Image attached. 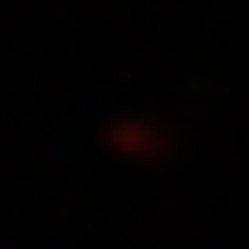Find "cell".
<instances>
[{
    "instance_id": "1",
    "label": "cell",
    "mask_w": 249,
    "mask_h": 249,
    "mask_svg": "<svg viewBox=\"0 0 249 249\" xmlns=\"http://www.w3.org/2000/svg\"><path fill=\"white\" fill-rule=\"evenodd\" d=\"M105 151L118 164H131V171H158V164L177 158V131L164 118H151V112H118L105 124Z\"/></svg>"
}]
</instances>
